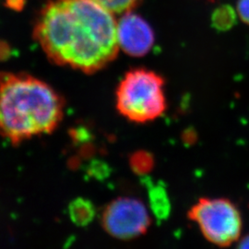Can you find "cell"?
<instances>
[{
    "mask_svg": "<svg viewBox=\"0 0 249 249\" xmlns=\"http://www.w3.org/2000/svg\"><path fill=\"white\" fill-rule=\"evenodd\" d=\"M69 216L75 225L85 227L93 221L95 207L86 198H76L69 206Z\"/></svg>",
    "mask_w": 249,
    "mask_h": 249,
    "instance_id": "52a82bcc",
    "label": "cell"
},
{
    "mask_svg": "<svg viewBox=\"0 0 249 249\" xmlns=\"http://www.w3.org/2000/svg\"><path fill=\"white\" fill-rule=\"evenodd\" d=\"M116 27L114 13L94 0H49L34 36L52 62L94 73L116 57Z\"/></svg>",
    "mask_w": 249,
    "mask_h": 249,
    "instance_id": "6da1fadb",
    "label": "cell"
},
{
    "mask_svg": "<svg viewBox=\"0 0 249 249\" xmlns=\"http://www.w3.org/2000/svg\"><path fill=\"white\" fill-rule=\"evenodd\" d=\"M118 112L134 123H148L166 110L164 80L156 72L135 69L124 75L116 89Z\"/></svg>",
    "mask_w": 249,
    "mask_h": 249,
    "instance_id": "3957f363",
    "label": "cell"
},
{
    "mask_svg": "<svg viewBox=\"0 0 249 249\" xmlns=\"http://www.w3.org/2000/svg\"><path fill=\"white\" fill-rule=\"evenodd\" d=\"M237 11L242 20L249 25V0H239Z\"/></svg>",
    "mask_w": 249,
    "mask_h": 249,
    "instance_id": "7c38bea8",
    "label": "cell"
},
{
    "mask_svg": "<svg viewBox=\"0 0 249 249\" xmlns=\"http://www.w3.org/2000/svg\"><path fill=\"white\" fill-rule=\"evenodd\" d=\"M149 200L151 211L158 220H165L170 213L169 197L166 190L160 185L148 184Z\"/></svg>",
    "mask_w": 249,
    "mask_h": 249,
    "instance_id": "ba28073f",
    "label": "cell"
},
{
    "mask_svg": "<svg viewBox=\"0 0 249 249\" xmlns=\"http://www.w3.org/2000/svg\"><path fill=\"white\" fill-rule=\"evenodd\" d=\"M239 240H240V248L249 249V234Z\"/></svg>",
    "mask_w": 249,
    "mask_h": 249,
    "instance_id": "4fadbf2b",
    "label": "cell"
},
{
    "mask_svg": "<svg viewBox=\"0 0 249 249\" xmlns=\"http://www.w3.org/2000/svg\"><path fill=\"white\" fill-rule=\"evenodd\" d=\"M130 165L135 173L139 175L148 174L153 167V158L150 153L137 152L130 159Z\"/></svg>",
    "mask_w": 249,
    "mask_h": 249,
    "instance_id": "30bf717a",
    "label": "cell"
},
{
    "mask_svg": "<svg viewBox=\"0 0 249 249\" xmlns=\"http://www.w3.org/2000/svg\"><path fill=\"white\" fill-rule=\"evenodd\" d=\"M213 25L219 31H226L233 26L235 22L234 10L230 6L224 5L213 13Z\"/></svg>",
    "mask_w": 249,
    "mask_h": 249,
    "instance_id": "9c48e42d",
    "label": "cell"
},
{
    "mask_svg": "<svg viewBox=\"0 0 249 249\" xmlns=\"http://www.w3.org/2000/svg\"><path fill=\"white\" fill-rule=\"evenodd\" d=\"M188 218L198 226L207 240L218 247H230L240 239V211L227 198H200L191 207Z\"/></svg>",
    "mask_w": 249,
    "mask_h": 249,
    "instance_id": "277c9868",
    "label": "cell"
},
{
    "mask_svg": "<svg viewBox=\"0 0 249 249\" xmlns=\"http://www.w3.org/2000/svg\"><path fill=\"white\" fill-rule=\"evenodd\" d=\"M102 224L107 233L116 239L132 240L147 232L151 217L141 200L120 197L105 209Z\"/></svg>",
    "mask_w": 249,
    "mask_h": 249,
    "instance_id": "5b68a950",
    "label": "cell"
},
{
    "mask_svg": "<svg viewBox=\"0 0 249 249\" xmlns=\"http://www.w3.org/2000/svg\"><path fill=\"white\" fill-rule=\"evenodd\" d=\"M64 101L45 81L0 73V134L13 144L50 134L60 124Z\"/></svg>",
    "mask_w": 249,
    "mask_h": 249,
    "instance_id": "7a4b0ae2",
    "label": "cell"
},
{
    "mask_svg": "<svg viewBox=\"0 0 249 249\" xmlns=\"http://www.w3.org/2000/svg\"><path fill=\"white\" fill-rule=\"evenodd\" d=\"M100 5L115 13H124L135 9L142 0H94Z\"/></svg>",
    "mask_w": 249,
    "mask_h": 249,
    "instance_id": "8fae6325",
    "label": "cell"
},
{
    "mask_svg": "<svg viewBox=\"0 0 249 249\" xmlns=\"http://www.w3.org/2000/svg\"><path fill=\"white\" fill-rule=\"evenodd\" d=\"M117 41L119 49L133 57H142L154 45V33L151 25L140 15L124 12L117 20Z\"/></svg>",
    "mask_w": 249,
    "mask_h": 249,
    "instance_id": "8992f818",
    "label": "cell"
}]
</instances>
